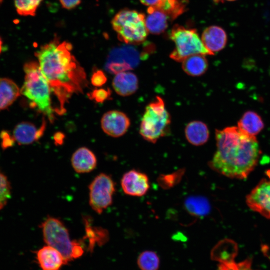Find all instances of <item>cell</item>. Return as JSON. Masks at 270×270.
<instances>
[{"label":"cell","mask_w":270,"mask_h":270,"mask_svg":"<svg viewBox=\"0 0 270 270\" xmlns=\"http://www.w3.org/2000/svg\"><path fill=\"white\" fill-rule=\"evenodd\" d=\"M70 42L55 38L35 52L40 70L58 101L56 112L62 114L64 105L74 94L82 92L86 74L72 54Z\"/></svg>","instance_id":"1"},{"label":"cell","mask_w":270,"mask_h":270,"mask_svg":"<svg viewBox=\"0 0 270 270\" xmlns=\"http://www.w3.org/2000/svg\"><path fill=\"white\" fill-rule=\"evenodd\" d=\"M216 150L208 164L230 178H246L257 164L260 150L256 136L232 126L216 130Z\"/></svg>","instance_id":"2"},{"label":"cell","mask_w":270,"mask_h":270,"mask_svg":"<svg viewBox=\"0 0 270 270\" xmlns=\"http://www.w3.org/2000/svg\"><path fill=\"white\" fill-rule=\"evenodd\" d=\"M24 82L20 90L31 105L46 116L50 122L54 120V110L52 105L50 87L42 74L38 62L30 61L24 66Z\"/></svg>","instance_id":"3"},{"label":"cell","mask_w":270,"mask_h":270,"mask_svg":"<svg viewBox=\"0 0 270 270\" xmlns=\"http://www.w3.org/2000/svg\"><path fill=\"white\" fill-rule=\"evenodd\" d=\"M46 244L58 250L68 263L84 253L82 243L72 240L64 224L58 218L48 216L40 224Z\"/></svg>","instance_id":"4"},{"label":"cell","mask_w":270,"mask_h":270,"mask_svg":"<svg viewBox=\"0 0 270 270\" xmlns=\"http://www.w3.org/2000/svg\"><path fill=\"white\" fill-rule=\"evenodd\" d=\"M170 122V115L164 100L157 96L145 108L139 132L144 140L154 144L169 132Z\"/></svg>","instance_id":"5"},{"label":"cell","mask_w":270,"mask_h":270,"mask_svg":"<svg viewBox=\"0 0 270 270\" xmlns=\"http://www.w3.org/2000/svg\"><path fill=\"white\" fill-rule=\"evenodd\" d=\"M145 15L134 10L124 8L117 12L111 21L118 40L127 44H139L148 35Z\"/></svg>","instance_id":"6"},{"label":"cell","mask_w":270,"mask_h":270,"mask_svg":"<svg viewBox=\"0 0 270 270\" xmlns=\"http://www.w3.org/2000/svg\"><path fill=\"white\" fill-rule=\"evenodd\" d=\"M170 37L175 44L170 57L175 61L182 62L187 57L196 54L212 55L203 44L196 29L176 24Z\"/></svg>","instance_id":"7"},{"label":"cell","mask_w":270,"mask_h":270,"mask_svg":"<svg viewBox=\"0 0 270 270\" xmlns=\"http://www.w3.org/2000/svg\"><path fill=\"white\" fill-rule=\"evenodd\" d=\"M89 189V204L97 214H102L112 204L115 192V184L109 175L100 173L90 182Z\"/></svg>","instance_id":"8"},{"label":"cell","mask_w":270,"mask_h":270,"mask_svg":"<svg viewBox=\"0 0 270 270\" xmlns=\"http://www.w3.org/2000/svg\"><path fill=\"white\" fill-rule=\"evenodd\" d=\"M246 202L251 210L270 219V180H262L246 196Z\"/></svg>","instance_id":"9"},{"label":"cell","mask_w":270,"mask_h":270,"mask_svg":"<svg viewBox=\"0 0 270 270\" xmlns=\"http://www.w3.org/2000/svg\"><path fill=\"white\" fill-rule=\"evenodd\" d=\"M120 184L126 194L133 196L145 195L150 186L148 176L136 170L124 173L121 179Z\"/></svg>","instance_id":"10"},{"label":"cell","mask_w":270,"mask_h":270,"mask_svg":"<svg viewBox=\"0 0 270 270\" xmlns=\"http://www.w3.org/2000/svg\"><path fill=\"white\" fill-rule=\"evenodd\" d=\"M100 123L102 130L106 134L118 138L127 132L130 126V120L123 112L112 110L102 116Z\"/></svg>","instance_id":"11"},{"label":"cell","mask_w":270,"mask_h":270,"mask_svg":"<svg viewBox=\"0 0 270 270\" xmlns=\"http://www.w3.org/2000/svg\"><path fill=\"white\" fill-rule=\"evenodd\" d=\"M45 128L44 122L38 128L30 122H22L16 126L12 136L14 141L20 145L32 144L42 136Z\"/></svg>","instance_id":"12"},{"label":"cell","mask_w":270,"mask_h":270,"mask_svg":"<svg viewBox=\"0 0 270 270\" xmlns=\"http://www.w3.org/2000/svg\"><path fill=\"white\" fill-rule=\"evenodd\" d=\"M201 40L206 49L212 55L222 50L227 42V35L225 30L217 26H211L204 30Z\"/></svg>","instance_id":"13"},{"label":"cell","mask_w":270,"mask_h":270,"mask_svg":"<svg viewBox=\"0 0 270 270\" xmlns=\"http://www.w3.org/2000/svg\"><path fill=\"white\" fill-rule=\"evenodd\" d=\"M36 258L42 270H59L67 264L58 250L48 245L36 252Z\"/></svg>","instance_id":"14"},{"label":"cell","mask_w":270,"mask_h":270,"mask_svg":"<svg viewBox=\"0 0 270 270\" xmlns=\"http://www.w3.org/2000/svg\"><path fill=\"white\" fill-rule=\"evenodd\" d=\"M71 164L78 173H87L93 170L97 164V159L94 153L86 147L78 148L72 154Z\"/></svg>","instance_id":"15"},{"label":"cell","mask_w":270,"mask_h":270,"mask_svg":"<svg viewBox=\"0 0 270 270\" xmlns=\"http://www.w3.org/2000/svg\"><path fill=\"white\" fill-rule=\"evenodd\" d=\"M112 85L117 94L126 96L132 94L137 90L138 80L133 72L123 71L116 74Z\"/></svg>","instance_id":"16"},{"label":"cell","mask_w":270,"mask_h":270,"mask_svg":"<svg viewBox=\"0 0 270 270\" xmlns=\"http://www.w3.org/2000/svg\"><path fill=\"white\" fill-rule=\"evenodd\" d=\"M148 14L145 22L148 32L159 34L164 32L168 28L170 18L164 12L152 7H148Z\"/></svg>","instance_id":"17"},{"label":"cell","mask_w":270,"mask_h":270,"mask_svg":"<svg viewBox=\"0 0 270 270\" xmlns=\"http://www.w3.org/2000/svg\"><path fill=\"white\" fill-rule=\"evenodd\" d=\"M184 134L189 143L196 146L206 144L210 136L209 130L206 124L198 120L190 122L185 128Z\"/></svg>","instance_id":"18"},{"label":"cell","mask_w":270,"mask_h":270,"mask_svg":"<svg viewBox=\"0 0 270 270\" xmlns=\"http://www.w3.org/2000/svg\"><path fill=\"white\" fill-rule=\"evenodd\" d=\"M238 128L244 134L256 136L264 128L261 116L252 110L246 112L238 122Z\"/></svg>","instance_id":"19"},{"label":"cell","mask_w":270,"mask_h":270,"mask_svg":"<svg viewBox=\"0 0 270 270\" xmlns=\"http://www.w3.org/2000/svg\"><path fill=\"white\" fill-rule=\"evenodd\" d=\"M16 84L8 78H0V110L10 106L20 96Z\"/></svg>","instance_id":"20"},{"label":"cell","mask_w":270,"mask_h":270,"mask_svg":"<svg viewBox=\"0 0 270 270\" xmlns=\"http://www.w3.org/2000/svg\"><path fill=\"white\" fill-rule=\"evenodd\" d=\"M205 56L196 54L187 57L182 62V70L190 76L202 75L208 68V62Z\"/></svg>","instance_id":"21"},{"label":"cell","mask_w":270,"mask_h":270,"mask_svg":"<svg viewBox=\"0 0 270 270\" xmlns=\"http://www.w3.org/2000/svg\"><path fill=\"white\" fill-rule=\"evenodd\" d=\"M184 205L191 215L198 217L206 216L210 210L208 201L202 196H190L185 201Z\"/></svg>","instance_id":"22"},{"label":"cell","mask_w":270,"mask_h":270,"mask_svg":"<svg viewBox=\"0 0 270 270\" xmlns=\"http://www.w3.org/2000/svg\"><path fill=\"white\" fill-rule=\"evenodd\" d=\"M86 238L88 240L89 249H92L96 243L104 244L108 240V232L102 228L92 226L88 220H84Z\"/></svg>","instance_id":"23"},{"label":"cell","mask_w":270,"mask_h":270,"mask_svg":"<svg viewBox=\"0 0 270 270\" xmlns=\"http://www.w3.org/2000/svg\"><path fill=\"white\" fill-rule=\"evenodd\" d=\"M138 264L141 270H158L160 259L155 252L147 250L140 254Z\"/></svg>","instance_id":"24"},{"label":"cell","mask_w":270,"mask_h":270,"mask_svg":"<svg viewBox=\"0 0 270 270\" xmlns=\"http://www.w3.org/2000/svg\"><path fill=\"white\" fill-rule=\"evenodd\" d=\"M42 0H14L17 12L22 16H34Z\"/></svg>","instance_id":"25"},{"label":"cell","mask_w":270,"mask_h":270,"mask_svg":"<svg viewBox=\"0 0 270 270\" xmlns=\"http://www.w3.org/2000/svg\"><path fill=\"white\" fill-rule=\"evenodd\" d=\"M184 170L180 169L172 174L161 175L158 178L159 184L164 188H168L177 184L181 180Z\"/></svg>","instance_id":"26"},{"label":"cell","mask_w":270,"mask_h":270,"mask_svg":"<svg viewBox=\"0 0 270 270\" xmlns=\"http://www.w3.org/2000/svg\"><path fill=\"white\" fill-rule=\"evenodd\" d=\"M11 197V186L6 176L0 172V210L7 204Z\"/></svg>","instance_id":"27"},{"label":"cell","mask_w":270,"mask_h":270,"mask_svg":"<svg viewBox=\"0 0 270 270\" xmlns=\"http://www.w3.org/2000/svg\"><path fill=\"white\" fill-rule=\"evenodd\" d=\"M106 81V78L104 72L101 70H98L94 72L91 78L92 84L96 86H100L103 85Z\"/></svg>","instance_id":"28"},{"label":"cell","mask_w":270,"mask_h":270,"mask_svg":"<svg viewBox=\"0 0 270 270\" xmlns=\"http://www.w3.org/2000/svg\"><path fill=\"white\" fill-rule=\"evenodd\" d=\"M109 91L104 89H98L94 90L91 94V96L98 102H102L110 96Z\"/></svg>","instance_id":"29"},{"label":"cell","mask_w":270,"mask_h":270,"mask_svg":"<svg viewBox=\"0 0 270 270\" xmlns=\"http://www.w3.org/2000/svg\"><path fill=\"white\" fill-rule=\"evenodd\" d=\"M0 137L2 140V145L3 148H6L12 146L15 142L12 136H11L6 132H2Z\"/></svg>","instance_id":"30"},{"label":"cell","mask_w":270,"mask_h":270,"mask_svg":"<svg viewBox=\"0 0 270 270\" xmlns=\"http://www.w3.org/2000/svg\"><path fill=\"white\" fill-rule=\"evenodd\" d=\"M62 7L66 10H72L78 6L81 0H59Z\"/></svg>","instance_id":"31"},{"label":"cell","mask_w":270,"mask_h":270,"mask_svg":"<svg viewBox=\"0 0 270 270\" xmlns=\"http://www.w3.org/2000/svg\"><path fill=\"white\" fill-rule=\"evenodd\" d=\"M166 0H140L142 4L148 6L158 8Z\"/></svg>","instance_id":"32"},{"label":"cell","mask_w":270,"mask_h":270,"mask_svg":"<svg viewBox=\"0 0 270 270\" xmlns=\"http://www.w3.org/2000/svg\"><path fill=\"white\" fill-rule=\"evenodd\" d=\"M62 134L58 133L54 136V140L56 144H62L64 139Z\"/></svg>","instance_id":"33"},{"label":"cell","mask_w":270,"mask_h":270,"mask_svg":"<svg viewBox=\"0 0 270 270\" xmlns=\"http://www.w3.org/2000/svg\"><path fill=\"white\" fill-rule=\"evenodd\" d=\"M2 42L1 38H0V54L2 50Z\"/></svg>","instance_id":"34"},{"label":"cell","mask_w":270,"mask_h":270,"mask_svg":"<svg viewBox=\"0 0 270 270\" xmlns=\"http://www.w3.org/2000/svg\"><path fill=\"white\" fill-rule=\"evenodd\" d=\"M225 0L231 2V1H234L236 0Z\"/></svg>","instance_id":"35"}]
</instances>
